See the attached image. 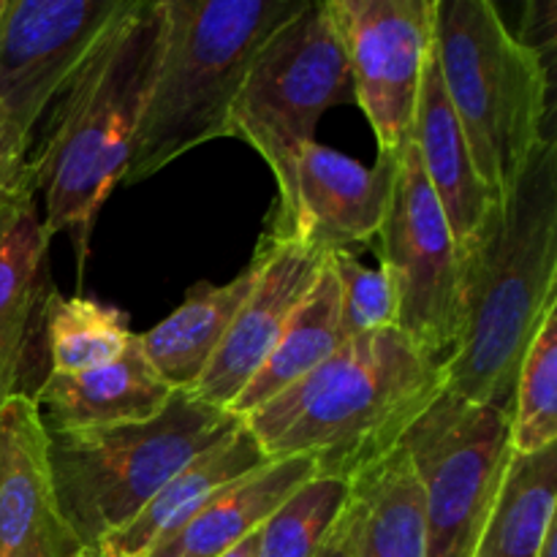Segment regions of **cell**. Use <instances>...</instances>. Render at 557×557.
Wrapping results in <instances>:
<instances>
[{"label": "cell", "mask_w": 557, "mask_h": 557, "mask_svg": "<svg viewBox=\"0 0 557 557\" xmlns=\"http://www.w3.org/2000/svg\"><path fill=\"white\" fill-rule=\"evenodd\" d=\"M460 332L444 359L457 397L511 413L517 373L557 302V150L542 139L520 177L457 248Z\"/></svg>", "instance_id": "obj_1"}, {"label": "cell", "mask_w": 557, "mask_h": 557, "mask_svg": "<svg viewBox=\"0 0 557 557\" xmlns=\"http://www.w3.org/2000/svg\"><path fill=\"white\" fill-rule=\"evenodd\" d=\"M441 389V362L392 326L343 341L321 368L243 422L270 460L308 457L315 476L351 484L400 446Z\"/></svg>", "instance_id": "obj_2"}, {"label": "cell", "mask_w": 557, "mask_h": 557, "mask_svg": "<svg viewBox=\"0 0 557 557\" xmlns=\"http://www.w3.org/2000/svg\"><path fill=\"white\" fill-rule=\"evenodd\" d=\"M163 41L161 0H131L58 96L33 183L49 234L74 232L79 277L98 210L123 183Z\"/></svg>", "instance_id": "obj_3"}, {"label": "cell", "mask_w": 557, "mask_h": 557, "mask_svg": "<svg viewBox=\"0 0 557 557\" xmlns=\"http://www.w3.org/2000/svg\"><path fill=\"white\" fill-rule=\"evenodd\" d=\"M308 0H161L163 41L123 183H141L207 141L232 136L250 63Z\"/></svg>", "instance_id": "obj_4"}, {"label": "cell", "mask_w": 557, "mask_h": 557, "mask_svg": "<svg viewBox=\"0 0 557 557\" xmlns=\"http://www.w3.org/2000/svg\"><path fill=\"white\" fill-rule=\"evenodd\" d=\"M433 49L479 180L500 199L547 139V63L490 0H433Z\"/></svg>", "instance_id": "obj_5"}, {"label": "cell", "mask_w": 557, "mask_h": 557, "mask_svg": "<svg viewBox=\"0 0 557 557\" xmlns=\"http://www.w3.org/2000/svg\"><path fill=\"white\" fill-rule=\"evenodd\" d=\"M239 422L188 389H174L147 422L47 435L58 504L82 547L131 525L180 468Z\"/></svg>", "instance_id": "obj_6"}, {"label": "cell", "mask_w": 557, "mask_h": 557, "mask_svg": "<svg viewBox=\"0 0 557 557\" xmlns=\"http://www.w3.org/2000/svg\"><path fill=\"white\" fill-rule=\"evenodd\" d=\"M354 98L351 65L332 0H308L250 63L232 109V136L248 141L277 183L275 218L292 207L299 156L319 120Z\"/></svg>", "instance_id": "obj_7"}, {"label": "cell", "mask_w": 557, "mask_h": 557, "mask_svg": "<svg viewBox=\"0 0 557 557\" xmlns=\"http://www.w3.org/2000/svg\"><path fill=\"white\" fill-rule=\"evenodd\" d=\"M424 504L428 557H473L511 449L509 413L444 389L403 433Z\"/></svg>", "instance_id": "obj_8"}, {"label": "cell", "mask_w": 557, "mask_h": 557, "mask_svg": "<svg viewBox=\"0 0 557 557\" xmlns=\"http://www.w3.org/2000/svg\"><path fill=\"white\" fill-rule=\"evenodd\" d=\"M381 267L397 299V330L444 364L460 332L457 245L419 163L411 134L397 152L389 207L379 232Z\"/></svg>", "instance_id": "obj_9"}, {"label": "cell", "mask_w": 557, "mask_h": 557, "mask_svg": "<svg viewBox=\"0 0 557 557\" xmlns=\"http://www.w3.org/2000/svg\"><path fill=\"white\" fill-rule=\"evenodd\" d=\"M354 98L373 125L381 156H397L417 112L433 52V0H332Z\"/></svg>", "instance_id": "obj_10"}, {"label": "cell", "mask_w": 557, "mask_h": 557, "mask_svg": "<svg viewBox=\"0 0 557 557\" xmlns=\"http://www.w3.org/2000/svg\"><path fill=\"white\" fill-rule=\"evenodd\" d=\"M131 0H9L0 20V112L33 128Z\"/></svg>", "instance_id": "obj_11"}, {"label": "cell", "mask_w": 557, "mask_h": 557, "mask_svg": "<svg viewBox=\"0 0 557 557\" xmlns=\"http://www.w3.org/2000/svg\"><path fill=\"white\" fill-rule=\"evenodd\" d=\"M397 156H381L373 166L310 141L294 174L292 207L270 221L267 234L299 239L330 256L351 245H373L389 207Z\"/></svg>", "instance_id": "obj_12"}, {"label": "cell", "mask_w": 557, "mask_h": 557, "mask_svg": "<svg viewBox=\"0 0 557 557\" xmlns=\"http://www.w3.org/2000/svg\"><path fill=\"white\" fill-rule=\"evenodd\" d=\"M49 239L36 210L33 169L0 194V400L30 397L47 379L41 357V315L49 294Z\"/></svg>", "instance_id": "obj_13"}, {"label": "cell", "mask_w": 557, "mask_h": 557, "mask_svg": "<svg viewBox=\"0 0 557 557\" xmlns=\"http://www.w3.org/2000/svg\"><path fill=\"white\" fill-rule=\"evenodd\" d=\"M256 250L261 253V267L253 288L234 315L215 357L188 389L223 411H228L239 392L259 373L326 259L299 239H275L270 234L261 237Z\"/></svg>", "instance_id": "obj_14"}, {"label": "cell", "mask_w": 557, "mask_h": 557, "mask_svg": "<svg viewBox=\"0 0 557 557\" xmlns=\"http://www.w3.org/2000/svg\"><path fill=\"white\" fill-rule=\"evenodd\" d=\"M82 542L58 504L49 438L36 403L0 400V557H79Z\"/></svg>", "instance_id": "obj_15"}, {"label": "cell", "mask_w": 557, "mask_h": 557, "mask_svg": "<svg viewBox=\"0 0 557 557\" xmlns=\"http://www.w3.org/2000/svg\"><path fill=\"white\" fill-rule=\"evenodd\" d=\"M172 386L156 373L139 335L112 362L74 375H52L38 384L36 403L47 435L147 422L166 408Z\"/></svg>", "instance_id": "obj_16"}, {"label": "cell", "mask_w": 557, "mask_h": 557, "mask_svg": "<svg viewBox=\"0 0 557 557\" xmlns=\"http://www.w3.org/2000/svg\"><path fill=\"white\" fill-rule=\"evenodd\" d=\"M411 139L417 147L419 163L444 210L455 245L460 248L473 228L482 223L493 207V194L479 180L476 166L468 152L457 114L444 90L435 49L424 65L422 85H419L417 112H413Z\"/></svg>", "instance_id": "obj_17"}, {"label": "cell", "mask_w": 557, "mask_h": 557, "mask_svg": "<svg viewBox=\"0 0 557 557\" xmlns=\"http://www.w3.org/2000/svg\"><path fill=\"white\" fill-rule=\"evenodd\" d=\"M315 479V466L308 457L272 460L259 471L237 479L207 500L177 531L158 539L147 557H218L264 522L297 493Z\"/></svg>", "instance_id": "obj_18"}, {"label": "cell", "mask_w": 557, "mask_h": 557, "mask_svg": "<svg viewBox=\"0 0 557 557\" xmlns=\"http://www.w3.org/2000/svg\"><path fill=\"white\" fill-rule=\"evenodd\" d=\"M267 462L272 460L261 449L256 435L245 428V422H239L232 433L223 435L210 449L196 455L188 466L180 468L131 525L101 542L117 553L145 555L158 539L177 531L223 487L259 471Z\"/></svg>", "instance_id": "obj_19"}, {"label": "cell", "mask_w": 557, "mask_h": 557, "mask_svg": "<svg viewBox=\"0 0 557 557\" xmlns=\"http://www.w3.org/2000/svg\"><path fill=\"white\" fill-rule=\"evenodd\" d=\"M259 267L261 253L256 250L250 264L234 281L223 286L196 283L169 319L152 326L147 335H139L147 359L172 389H190L201 379L234 315L253 288Z\"/></svg>", "instance_id": "obj_20"}, {"label": "cell", "mask_w": 557, "mask_h": 557, "mask_svg": "<svg viewBox=\"0 0 557 557\" xmlns=\"http://www.w3.org/2000/svg\"><path fill=\"white\" fill-rule=\"evenodd\" d=\"M341 283H337L332 261L326 256L319 277L308 288L302 302L297 305L281 341L275 343L259 373L248 381L237 400L228 406V413L245 419L259 411L272 397H277L288 386L313 373L315 368H321L341 348Z\"/></svg>", "instance_id": "obj_21"}, {"label": "cell", "mask_w": 557, "mask_h": 557, "mask_svg": "<svg viewBox=\"0 0 557 557\" xmlns=\"http://www.w3.org/2000/svg\"><path fill=\"white\" fill-rule=\"evenodd\" d=\"M359 511L357 557H428L424 504L406 451H395L351 482Z\"/></svg>", "instance_id": "obj_22"}, {"label": "cell", "mask_w": 557, "mask_h": 557, "mask_svg": "<svg viewBox=\"0 0 557 557\" xmlns=\"http://www.w3.org/2000/svg\"><path fill=\"white\" fill-rule=\"evenodd\" d=\"M557 446L515 455L473 557H539L555 520Z\"/></svg>", "instance_id": "obj_23"}, {"label": "cell", "mask_w": 557, "mask_h": 557, "mask_svg": "<svg viewBox=\"0 0 557 557\" xmlns=\"http://www.w3.org/2000/svg\"><path fill=\"white\" fill-rule=\"evenodd\" d=\"M134 341L128 315L85 297L49 294L41 315V357L47 375H74L117 359Z\"/></svg>", "instance_id": "obj_24"}, {"label": "cell", "mask_w": 557, "mask_h": 557, "mask_svg": "<svg viewBox=\"0 0 557 557\" xmlns=\"http://www.w3.org/2000/svg\"><path fill=\"white\" fill-rule=\"evenodd\" d=\"M515 455H536L557 444V302L520 362L509 413Z\"/></svg>", "instance_id": "obj_25"}, {"label": "cell", "mask_w": 557, "mask_h": 557, "mask_svg": "<svg viewBox=\"0 0 557 557\" xmlns=\"http://www.w3.org/2000/svg\"><path fill=\"white\" fill-rule=\"evenodd\" d=\"M351 484L341 479H310L261 528L259 557H315L343 515Z\"/></svg>", "instance_id": "obj_26"}, {"label": "cell", "mask_w": 557, "mask_h": 557, "mask_svg": "<svg viewBox=\"0 0 557 557\" xmlns=\"http://www.w3.org/2000/svg\"><path fill=\"white\" fill-rule=\"evenodd\" d=\"M332 270L341 283L343 341L397 326V299L384 267L368 270L348 250L330 253Z\"/></svg>", "instance_id": "obj_27"}, {"label": "cell", "mask_w": 557, "mask_h": 557, "mask_svg": "<svg viewBox=\"0 0 557 557\" xmlns=\"http://www.w3.org/2000/svg\"><path fill=\"white\" fill-rule=\"evenodd\" d=\"M27 150H30V141L0 112V194L14 188L16 183H22L30 174Z\"/></svg>", "instance_id": "obj_28"}, {"label": "cell", "mask_w": 557, "mask_h": 557, "mask_svg": "<svg viewBox=\"0 0 557 557\" xmlns=\"http://www.w3.org/2000/svg\"><path fill=\"white\" fill-rule=\"evenodd\" d=\"M357 533H359V511L357 504L348 495V504L337 522L332 525L330 536L321 544L319 555L315 557H357Z\"/></svg>", "instance_id": "obj_29"}, {"label": "cell", "mask_w": 557, "mask_h": 557, "mask_svg": "<svg viewBox=\"0 0 557 557\" xmlns=\"http://www.w3.org/2000/svg\"><path fill=\"white\" fill-rule=\"evenodd\" d=\"M259 544H261V528L256 533H250L248 539H243L239 544H234L232 549H226L218 557H259Z\"/></svg>", "instance_id": "obj_30"}, {"label": "cell", "mask_w": 557, "mask_h": 557, "mask_svg": "<svg viewBox=\"0 0 557 557\" xmlns=\"http://www.w3.org/2000/svg\"><path fill=\"white\" fill-rule=\"evenodd\" d=\"M79 557H147V555H128V553H117V549L107 547L103 542H96L90 544V547L82 549Z\"/></svg>", "instance_id": "obj_31"}, {"label": "cell", "mask_w": 557, "mask_h": 557, "mask_svg": "<svg viewBox=\"0 0 557 557\" xmlns=\"http://www.w3.org/2000/svg\"><path fill=\"white\" fill-rule=\"evenodd\" d=\"M555 549H557V525L549 528V533H547V539H544L542 553H539V557H557Z\"/></svg>", "instance_id": "obj_32"}, {"label": "cell", "mask_w": 557, "mask_h": 557, "mask_svg": "<svg viewBox=\"0 0 557 557\" xmlns=\"http://www.w3.org/2000/svg\"><path fill=\"white\" fill-rule=\"evenodd\" d=\"M5 3H9V0H0V20H3V11H5Z\"/></svg>", "instance_id": "obj_33"}]
</instances>
